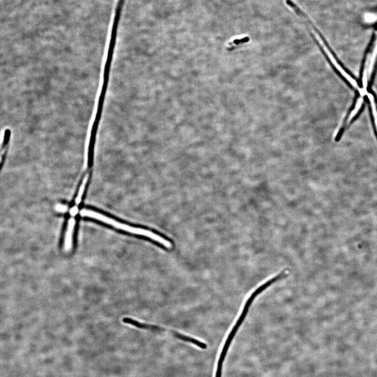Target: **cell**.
I'll use <instances>...</instances> for the list:
<instances>
[{"label":"cell","instance_id":"6da1fadb","mask_svg":"<svg viewBox=\"0 0 377 377\" xmlns=\"http://www.w3.org/2000/svg\"><path fill=\"white\" fill-rule=\"evenodd\" d=\"M80 215L82 217H88L99 221L129 234L142 237V238L152 241L157 245L165 248V249H169L172 247L171 242L162 236L146 229L133 227V226L121 223L98 212L82 209L80 211Z\"/></svg>","mask_w":377,"mask_h":377},{"label":"cell","instance_id":"7a4b0ae2","mask_svg":"<svg viewBox=\"0 0 377 377\" xmlns=\"http://www.w3.org/2000/svg\"><path fill=\"white\" fill-rule=\"evenodd\" d=\"M75 224V221L73 218L69 220L64 241V251L67 253L69 252L72 250Z\"/></svg>","mask_w":377,"mask_h":377},{"label":"cell","instance_id":"3957f363","mask_svg":"<svg viewBox=\"0 0 377 377\" xmlns=\"http://www.w3.org/2000/svg\"><path fill=\"white\" fill-rule=\"evenodd\" d=\"M89 178V174H87L85 175L84 178H83L82 182L81 183V185L80 187V188L79 189L77 198L75 199V203L77 204V206L80 203L82 200V198L84 192V191L86 188V186H87V183L88 182Z\"/></svg>","mask_w":377,"mask_h":377},{"label":"cell","instance_id":"277c9868","mask_svg":"<svg viewBox=\"0 0 377 377\" xmlns=\"http://www.w3.org/2000/svg\"><path fill=\"white\" fill-rule=\"evenodd\" d=\"M249 40H250V38L249 37H245L240 39H235L233 40L232 42H230V44L231 45L232 44L239 45L241 44H243V43L247 42L249 41Z\"/></svg>","mask_w":377,"mask_h":377},{"label":"cell","instance_id":"5b68a950","mask_svg":"<svg viewBox=\"0 0 377 377\" xmlns=\"http://www.w3.org/2000/svg\"><path fill=\"white\" fill-rule=\"evenodd\" d=\"M68 207L66 205H63V204H58L56 206V210L58 212L64 213L67 211Z\"/></svg>","mask_w":377,"mask_h":377},{"label":"cell","instance_id":"8992f818","mask_svg":"<svg viewBox=\"0 0 377 377\" xmlns=\"http://www.w3.org/2000/svg\"><path fill=\"white\" fill-rule=\"evenodd\" d=\"M78 212V208L77 206L73 207L70 211L71 216L74 217Z\"/></svg>","mask_w":377,"mask_h":377}]
</instances>
